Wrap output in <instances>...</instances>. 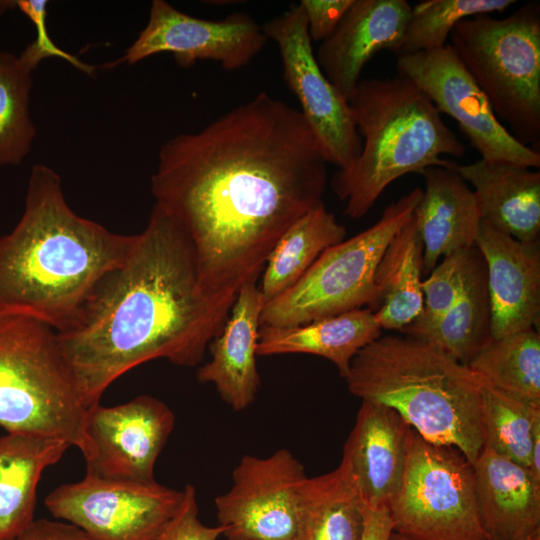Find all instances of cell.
<instances>
[{
    "instance_id": "1",
    "label": "cell",
    "mask_w": 540,
    "mask_h": 540,
    "mask_svg": "<svg viewBox=\"0 0 540 540\" xmlns=\"http://www.w3.org/2000/svg\"><path fill=\"white\" fill-rule=\"evenodd\" d=\"M328 164L301 112L267 92L164 142L151 191L191 241L208 297L232 305L257 283L280 237L323 203Z\"/></svg>"
},
{
    "instance_id": "2",
    "label": "cell",
    "mask_w": 540,
    "mask_h": 540,
    "mask_svg": "<svg viewBox=\"0 0 540 540\" xmlns=\"http://www.w3.org/2000/svg\"><path fill=\"white\" fill-rule=\"evenodd\" d=\"M231 307L205 294L191 241L155 203L124 260L99 281L74 326L57 335L89 408L145 362L200 364Z\"/></svg>"
},
{
    "instance_id": "3",
    "label": "cell",
    "mask_w": 540,
    "mask_h": 540,
    "mask_svg": "<svg viewBox=\"0 0 540 540\" xmlns=\"http://www.w3.org/2000/svg\"><path fill=\"white\" fill-rule=\"evenodd\" d=\"M134 237L76 214L59 174L35 164L23 214L0 237V315L29 318L58 333L70 329L99 281L124 260Z\"/></svg>"
},
{
    "instance_id": "4",
    "label": "cell",
    "mask_w": 540,
    "mask_h": 540,
    "mask_svg": "<svg viewBox=\"0 0 540 540\" xmlns=\"http://www.w3.org/2000/svg\"><path fill=\"white\" fill-rule=\"evenodd\" d=\"M350 393L395 410L423 439L459 449L473 464L484 447L479 377L435 344L380 336L351 361Z\"/></svg>"
},
{
    "instance_id": "5",
    "label": "cell",
    "mask_w": 540,
    "mask_h": 540,
    "mask_svg": "<svg viewBox=\"0 0 540 540\" xmlns=\"http://www.w3.org/2000/svg\"><path fill=\"white\" fill-rule=\"evenodd\" d=\"M349 104L362 146L355 164L338 170L331 186L352 219L365 216L398 178L430 167L454 168L457 163L443 156L465 153L429 98L401 74L360 80Z\"/></svg>"
},
{
    "instance_id": "6",
    "label": "cell",
    "mask_w": 540,
    "mask_h": 540,
    "mask_svg": "<svg viewBox=\"0 0 540 540\" xmlns=\"http://www.w3.org/2000/svg\"><path fill=\"white\" fill-rule=\"evenodd\" d=\"M87 409L57 332L29 318L0 315V426L63 440L86 460L93 452Z\"/></svg>"
},
{
    "instance_id": "7",
    "label": "cell",
    "mask_w": 540,
    "mask_h": 540,
    "mask_svg": "<svg viewBox=\"0 0 540 540\" xmlns=\"http://www.w3.org/2000/svg\"><path fill=\"white\" fill-rule=\"evenodd\" d=\"M449 38L497 119L520 143L539 151V3L527 2L504 18L463 19Z\"/></svg>"
},
{
    "instance_id": "8",
    "label": "cell",
    "mask_w": 540,
    "mask_h": 540,
    "mask_svg": "<svg viewBox=\"0 0 540 540\" xmlns=\"http://www.w3.org/2000/svg\"><path fill=\"white\" fill-rule=\"evenodd\" d=\"M423 195L417 187L389 204L372 226L327 248L287 291L264 304L261 326H296L376 304L374 277L396 233Z\"/></svg>"
},
{
    "instance_id": "9",
    "label": "cell",
    "mask_w": 540,
    "mask_h": 540,
    "mask_svg": "<svg viewBox=\"0 0 540 540\" xmlns=\"http://www.w3.org/2000/svg\"><path fill=\"white\" fill-rule=\"evenodd\" d=\"M393 532L413 540H489L473 464L457 448L414 430L401 486L390 502Z\"/></svg>"
},
{
    "instance_id": "10",
    "label": "cell",
    "mask_w": 540,
    "mask_h": 540,
    "mask_svg": "<svg viewBox=\"0 0 540 540\" xmlns=\"http://www.w3.org/2000/svg\"><path fill=\"white\" fill-rule=\"evenodd\" d=\"M262 30L278 46L283 78L298 99L300 112L313 131L329 164L339 171L356 162L362 140L350 104L320 68L299 4L268 20Z\"/></svg>"
},
{
    "instance_id": "11",
    "label": "cell",
    "mask_w": 540,
    "mask_h": 540,
    "mask_svg": "<svg viewBox=\"0 0 540 540\" xmlns=\"http://www.w3.org/2000/svg\"><path fill=\"white\" fill-rule=\"evenodd\" d=\"M183 490L158 482L98 479L85 475L48 494L57 519L76 525L94 540H155L177 512Z\"/></svg>"
},
{
    "instance_id": "12",
    "label": "cell",
    "mask_w": 540,
    "mask_h": 540,
    "mask_svg": "<svg viewBox=\"0 0 540 540\" xmlns=\"http://www.w3.org/2000/svg\"><path fill=\"white\" fill-rule=\"evenodd\" d=\"M398 74L411 80L439 113L454 119L481 159L540 167V153L520 143L497 119L487 98L449 44L398 56Z\"/></svg>"
},
{
    "instance_id": "13",
    "label": "cell",
    "mask_w": 540,
    "mask_h": 540,
    "mask_svg": "<svg viewBox=\"0 0 540 540\" xmlns=\"http://www.w3.org/2000/svg\"><path fill=\"white\" fill-rule=\"evenodd\" d=\"M307 478L288 449L258 457L244 455L230 489L215 498L223 535L235 540H294L300 493Z\"/></svg>"
},
{
    "instance_id": "14",
    "label": "cell",
    "mask_w": 540,
    "mask_h": 540,
    "mask_svg": "<svg viewBox=\"0 0 540 540\" xmlns=\"http://www.w3.org/2000/svg\"><path fill=\"white\" fill-rule=\"evenodd\" d=\"M268 39L254 18L242 12L210 20L188 15L164 0H153L147 25L125 55L107 64H135L155 54L171 53L189 68L197 60H212L228 71L248 65Z\"/></svg>"
},
{
    "instance_id": "15",
    "label": "cell",
    "mask_w": 540,
    "mask_h": 540,
    "mask_svg": "<svg viewBox=\"0 0 540 540\" xmlns=\"http://www.w3.org/2000/svg\"><path fill=\"white\" fill-rule=\"evenodd\" d=\"M175 424L169 406L140 395L115 406L100 403L87 409L85 430L92 455L86 475L98 479L150 483L156 460Z\"/></svg>"
},
{
    "instance_id": "16",
    "label": "cell",
    "mask_w": 540,
    "mask_h": 540,
    "mask_svg": "<svg viewBox=\"0 0 540 540\" xmlns=\"http://www.w3.org/2000/svg\"><path fill=\"white\" fill-rule=\"evenodd\" d=\"M413 429L388 406L362 401L338 468L365 508L388 507L406 469Z\"/></svg>"
},
{
    "instance_id": "17",
    "label": "cell",
    "mask_w": 540,
    "mask_h": 540,
    "mask_svg": "<svg viewBox=\"0 0 540 540\" xmlns=\"http://www.w3.org/2000/svg\"><path fill=\"white\" fill-rule=\"evenodd\" d=\"M475 245L486 267L491 338L538 328L539 240L520 241L481 221Z\"/></svg>"
},
{
    "instance_id": "18",
    "label": "cell",
    "mask_w": 540,
    "mask_h": 540,
    "mask_svg": "<svg viewBox=\"0 0 540 540\" xmlns=\"http://www.w3.org/2000/svg\"><path fill=\"white\" fill-rule=\"evenodd\" d=\"M406 0H353L315 53L325 76L349 102L365 65L382 50L396 52L411 12Z\"/></svg>"
},
{
    "instance_id": "19",
    "label": "cell",
    "mask_w": 540,
    "mask_h": 540,
    "mask_svg": "<svg viewBox=\"0 0 540 540\" xmlns=\"http://www.w3.org/2000/svg\"><path fill=\"white\" fill-rule=\"evenodd\" d=\"M264 299L257 283L240 288L220 333L210 342V359L196 372L201 383L212 384L233 410L242 411L260 388L257 344Z\"/></svg>"
},
{
    "instance_id": "20",
    "label": "cell",
    "mask_w": 540,
    "mask_h": 540,
    "mask_svg": "<svg viewBox=\"0 0 540 540\" xmlns=\"http://www.w3.org/2000/svg\"><path fill=\"white\" fill-rule=\"evenodd\" d=\"M473 467L489 540H530L540 535V482L530 470L486 446Z\"/></svg>"
},
{
    "instance_id": "21",
    "label": "cell",
    "mask_w": 540,
    "mask_h": 540,
    "mask_svg": "<svg viewBox=\"0 0 540 540\" xmlns=\"http://www.w3.org/2000/svg\"><path fill=\"white\" fill-rule=\"evenodd\" d=\"M413 217L423 243V275L444 256L476 246L481 223L477 201L468 183L454 168L430 167Z\"/></svg>"
},
{
    "instance_id": "22",
    "label": "cell",
    "mask_w": 540,
    "mask_h": 540,
    "mask_svg": "<svg viewBox=\"0 0 540 540\" xmlns=\"http://www.w3.org/2000/svg\"><path fill=\"white\" fill-rule=\"evenodd\" d=\"M473 187L481 221L511 237L532 242L540 235V172L504 161L456 164Z\"/></svg>"
},
{
    "instance_id": "23",
    "label": "cell",
    "mask_w": 540,
    "mask_h": 540,
    "mask_svg": "<svg viewBox=\"0 0 540 540\" xmlns=\"http://www.w3.org/2000/svg\"><path fill=\"white\" fill-rule=\"evenodd\" d=\"M369 308L351 310L296 326H261L257 356L311 354L331 361L345 378L351 361L366 345L381 336Z\"/></svg>"
},
{
    "instance_id": "24",
    "label": "cell",
    "mask_w": 540,
    "mask_h": 540,
    "mask_svg": "<svg viewBox=\"0 0 540 540\" xmlns=\"http://www.w3.org/2000/svg\"><path fill=\"white\" fill-rule=\"evenodd\" d=\"M67 442L29 433L0 436V540H9L33 520L43 471L57 463Z\"/></svg>"
},
{
    "instance_id": "25",
    "label": "cell",
    "mask_w": 540,
    "mask_h": 540,
    "mask_svg": "<svg viewBox=\"0 0 540 540\" xmlns=\"http://www.w3.org/2000/svg\"><path fill=\"white\" fill-rule=\"evenodd\" d=\"M423 250L412 215L388 244L375 272L373 313L382 329L402 332L421 315Z\"/></svg>"
},
{
    "instance_id": "26",
    "label": "cell",
    "mask_w": 540,
    "mask_h": 540,
    "mask_svg": "<svg viewBox=\"0 0 540 540\" xmlns=\"http://www.w3.org/2000/svg\"><path fill=\"white\" fill-rule=\"evenodd\" d=\"M346 228L324 203L298 218L271 251L258 286L264 302L291 288L329 247L342 242Z\"/></svg>"
},
{
    "instance_id": "27",
    "label": "cell",
    "mask_w": 540,
    "mask_h": 540,
    "mask_svg": "<svg viewBox=\"0 0 540 540\" xmlns=\"http://www.w3.org/2000/svg\"><path fill=\"white\" fill-rule=\"evenodd\" d=\"M365 507L341 470L306 478L294 540H362Z\"/></svg>"
},
{
    "instance_id": "28",
    "label": "cell",
    "mask_w": 540,
    "mask_h": 540,
    "mask_svg": "<svg viewBox=\"0 0 540 540\" xmlns=\"http://www.w3.org/2000/svg\"><path fill=\"white\" fill-rule=\"evenodd\" d=\"M490 318L486 267L479 252L452 306L435 323L407 336L435 344L467 365L491 339Z\"/></svg>"
},
{
    "instance_id": "29",
    "label": "cell",
    "mask_w": 540,
    "mask_h": 540,
    "mask_svg": "<svg viewBox=\"0 0 540 540\" xmlns=\"http://www.w3.org/2000/svg\"><path fill=\"white\" fill-rule=\"evenodd\" d=\"M467 366L483 384L540 408V334L536 328L491 338Z\"/></svg>"
},
{
    "instance_id": "30",
    "label": "cell",
    "mask_w": 540,
    "mask_h": 540,
    "mask_svg": "<svg viewBox=\"0 0 540 540\" xmlns=\"http://www.w3.org/2000/svg\"><path fill=\"white\" fill-rule=\"evenodd\" d=\"M31 88L32 71L19 56L0 50V167L19 165L31 150L37 134Z\"/></svg>"
},
{
    "instance_id": "31",
    "label": "cell",
    "mask_w": 540,
    "mask_h": 540,
    "mask_svg": "<svg viewBox=\"0 0 540 540\" xmlns=\"http://www.w3.org/2000/svg\"><path fill=\"white\" fill-rule=\"evenodd\" d=\"M484 446L529 469L540 408L482 383Z\"/></svg>"
},
{
    "instance_id": "32",
    "label": "cell",
    "mask_w": 540,
    "mask_h": 540,
    "mask_svg": "<svg viewBox=\"0 0 540 540\" xmlns=\"http://www.w3.org/2000/svg\"><path fill=\"white\" fill-rule=\"evenodd\" d=\"M514 0H424L411 7L396 56L441 48L463 19L506 11Z\"/></svg>"
},
{
    "instance_id": "33",
    "label": "cell",
    "mask_w": 540,
    "mask_h": 540,
    "mask_svg": "<svg viewBox=\"0 0 540 540\" xmlns=\"http://www.w3.org/2000/svg\"><path fill=\"white\" fill-rule=\"evenodd\" d=\"M479 254L476 246L444 256L422 281L424 296L421 315L402 333L410 335L435 323L460 295L466 278Z\"/></svg>"
},
{
    "instance_id": "34",
    "label": "cell",
    "mask_w": 540,
    "mask_h": 540,
    "mask_svg": "<svg viewBox=\"0 0 540 540\" xmlns=\"http://www.w3.org/2000/svg\"><path fill=\"white\" fill-rule=\"evenodd\" d=\"M13 6H16L36 28V39L19 56L31 71L45 58L58 57L89 76L94 74L93 66L62 50L51 40L46 27V0H19L14 1Z\"/></svg>"
},
{
    "instance_id": "35",
    "label": "cell",
    "mask_w": 540,
    "mask_h": 540,
    "mask_svg": "<svg viewBox=\"0 0 540 540\" xmlns=\"http://www.w3.org/2000/svg\"><path fill=\"white\" fill-rule=\"evenodd\" d=\"M223 528L207 526L199 518L196 490L187 484L183 489L182 502L174 516L155 540H219Z\"/></svg>"
},
{
    "instance_id": "36",
    "label": "cell",
    "mask_w": 540,
    "mask_h": 540,
    "mask_svg": "<svg viewBox=\"0 0 540 540\" xmlns=\"http://www.w3.org/2000/svg\"><path fill=\"white\" fill-rule=\"evenodd\" d=\"M353 0H301L311 41H324L337 28Z\"/></svg>"
},
{
    "instance_id": "37",
    "label": "cell",
    "mask_w": 540,
    "mask_h": 540,
    "mask_svg": "<svg viewBox=\"0 0 540 540\" xmlns=\"http://www.w3.org/2000/svg\"><path fill=\"white\" fill-rule=\"evenodd\" d=\"M9 540H94L69 522L34 519L22 532Z\"/></svg>"
},
{
    "instance_id": "38",
    "label": "cell",
    "mask_w": 540,
    "mask_h": 540,
    "mask_svg": "<svg viewBox=\"0 0 540 540\" xmlns=\"http://www.w3.org/2000/svg\"><path fill=\"white\" fill-rule=\"evenodd\" d=\"M393 522L388 507L365 508L362 540H390Z\"/></svg>"
},
{
    "instance_id": "39",
    "label": "cell",
    "mask_w": 540,
    "mask_h": 540,
    "mask_svg": "<svg viewBox=\"0 0 540 540\" xmlns=\"http://www.w3.org/2000/svg\"><path fill=\"white\" fill-rule=\"evenodd\" d=\"M390 540H413V539L408 538V537H406V536H403V535H400V534H397V533L393 532V533L391 534ZM530 540H540V535L535 536V537H533V538L530 539Z\"/></svg>"
},
{
    "instance_id": "40",
    "label": "cell",
    "mask_w": 540,
    "mask_h": 540,
    "mask_svg": "<svg viewBox=\"0 0 540 540\" xmlns=\"http://www.w3.org/2000/svg\"><path fill=\"white\" fill-rule=\"evenodd\" d=\"M225 540H235V539H228V538H226Z\"/></svg>"
}]
</instances>
